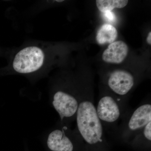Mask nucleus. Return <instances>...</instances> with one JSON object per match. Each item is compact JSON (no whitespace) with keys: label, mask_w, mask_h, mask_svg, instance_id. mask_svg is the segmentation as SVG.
I'll return each instance as SVG.
<instances>
[{"label":"nucleus","mask_w":151,"mask_h":151,"mask_svg":"<svg viewBox=\"0 0 151 151\" xmlns=\"http://www.w3.org/2000/svg\"><path fill=\"white\" fill-rule=\"evenodd\" d=\"M78 92L75 128L89 148H103L107 144L106 136L97 115L93 96L90 92Z\"/></svg>","instance_id":"1"},{"label":"nucleus","mask_w":151,"mask_h":151,"mask_svg":"<svg viewBox=\"0 0 151 151\" xmlns=\"http://www.w3.org/2000/svg\"><path fill=\"white\" fill-rule=\"evenodd\" d=\"M49 45H26L15 53L11 62V71L31 80L45 75L49 69Z\"/></svg>","instance_id":"2"},{"label":"nucleus","mask_w":151,"mask_h":151,"mask_svg":"<svg viewBox=\"0 0 151 151\" xmlns=\"http://www.w3.org/2000/svg\"><path fill=\"white\" fill-rule=\"evenodd\" d=\"M70 83L53 84L50 92V103L59 116L58 122L70 127L75 122L78 105V91Z\"/></svg>","instance_id":"3"},{"label":"nucleus","mask_w":151,"mask_h":151,"mask_svg":"<svg viewBox=\"0 0 151 151\" xmlns=\"http://www.w3.org/2000/svg\"><path fill=\"white\" fill-rule=\"evenodd\" d=\"M95 108L104 131L115 138L119 122L131 108H125L111 91L104 92L100 95Z\"/></svg>","instance_id":"4"},{"label":"nucleus","mask_w":151,"mask_h":151,"mask_svg":"<svg viewBox=\"0 0 151 151\" xmlns=\"http://www.w3.org/2000/svg\"><path fill=\"white\" fill-rule=\"evenodd\" d=\"M151 122L150 99L145 100L134 109H131L122 119L115 138L129 142Z\"/></svg>","instance_id":"5"},{"label":"nucleus","mask_w":151,"mask_h":151,"mask_svg":"<svg viewBox=\"0 0 151 151\" xmlns=\"http://www.w3.org/2000/svg\"><path fill=\"white\" fill-rule=\"evenodd\" d=\"M44 137L50 151H74L77 146L84 145L78 131L58 122Z\"/></svg>","instance_id":"6"},{"label":"nucleus","mask_w":151,"mask_h":151,"mask_svg":"<svg viewBox=\"0 0 151 151\" xmlns=\"http://www.w3.org/2000/svg\"><path fill=\"white\" fill-rule=\"evenodd\" d=\"M129 48L126 43L122 41L114 42L110 44L103 52L102 58L108 63H121L128 54Z\"/></svg>","instance_id":"7"},{"label":"nucleus","mask_w":151,"mask_h":151,"mask_svg":"<svg viewBox=\"0 0 151 151\" xmlns=\"http://www.w3.org/2000/svg\"><path fill=\"white\" fill-rule=\"evenodd\" d=\"M118 36L116 28L110 24H103L97 31L96 40L100 45L114 42Z\"/></svg>","instance_id":"8"},{"label":"nucleus","mask_w":151,"mask_h":151,"mask_svg":"<svg viewBox=\"0 0 151 151\" xmlns=\"http://www.w3.org/2000/svg\"><path fill=\"white\" fill-rule=\"evenodd\" d=\"M151 142V122L129 142L134 146L150 145Z\"/></svg>","instance_id":"9"},{"label":"nucleus","mask_w":151,"mask_h":151,"mask_svg":"<svg viewBox=\"0 0 151 151\" xmlns=\"http://www.w3.org/2000/svg\"><path fill=\"white\" fill-rule=\"evenodd\" d=\"M129 1L126 0H97V8L102 12H111L114 9H122L126 6Z\"/></svg>","instance_id":"10"},{"label":"nucleus","mask_w":151,"mask_h":151,"mask_svg":"<svg viewBox=\"0 0 151 151\" xmlns=\"http://www.w3.org/2000/svg\"><path fill=\"white\" fill-rule=\"evenodd\" d=\"M104 16L105 18L109 21L115 22L116 19V17L114 14L112 12H107L104 13Z\"/></svg>","instance_id":"11"},{"label":"nucleus","mask_w":151,"mask_h":151,"mask_svg":"<svg viewBox=\"0 0 151 151\" xmlns=\"http://www.w3.org/2000/svg\"><path fill=\"white\" fill-rule=\"evenodd\" d=\"M147 42L148 43L149 45H151V32H150L149 33L147 37Z\"/></svg>","instance_id":"12"}]
</instances>
